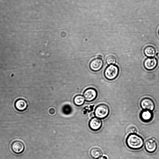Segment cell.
<instances>
[{
	"label": "cell",
	"mask_w": 159,
	"mask_h": 159,
	"mask_svg": "<svg viewBox=\"0 0 159 159\" xmlns=\"http://www.w3.org/2000/svg\"><path fill=\"white\" fill-rule=\"evenodd\" d=\"M125 142L127 147L132 150L139 149L144 144L143 139L136 134H129L127 137Z\"/></svg>",
	"instance_id": "6da1fadb"
},
{
	"label": "cell",
	"mask_w": 159,
	"mask_h": 159,
	"mask_svg": "<svg viewBox=\"0 0 159 159\" xmlns=\"http://www.w3.org/2000/svg\"><path fill=\"white\" fill-rule=\"evenodd\" d=\"M119 72L118 66L116 65H110L105 69L104 75L107 80H112L116 79L118 76Z\"/></svg>",
	"instance_id": "7a4b0ae2"
},
{
	"label": "cell",
	"mask_w": 159,
	"mask_h": 159,
	"mask_svg": "<svg viewBox=\"0 0 159 159\" xmlns=\"http://www.w3.org/2000/svg\"><path fill=\"white\" fill-rule=\"evenodd\" d=\"M110 113L109 107L105 104H101L98 105L96 107L95 111V116L100 119H104L107 118Z\"/></svg>",
	"instance_id": "3957f363"
},
{
	"label": "cell",
	"mask_w": 159,
	"mask_h": 159,
	"mask_svg": "<svg viewBox=\"0 0 159 159\" xmlns=\"http://www.w3.org/2000/svg\"><path fill=\"white\" fill-rule=\"evenodd\" d=\"M11 148L12 152L16 154H19L24 151L25 146L24 143L19 139L14 140L11 144Z\"/></svg>",
	"instance_id": "277c9868"
},
{
	"label": "cell",
	"mask_w": 159,
	"mask_h": 159,
	"mask_svg": "<svg viewBox=\"0 0 159 159\" xmlns=\"http://www.w3.org/2000/svg\"><path fill=\"white\" fill-rule=\"evenodd\" d=\"M140 106L143 110L151 111L154 110L155 108V104L153 100L148 97L144 98L141 99Z\"/></svg>",
	"instance_id": "5b68a950"
},
{
	"label": "cell",
	"mask_w": 159,
	"mask_h": 159,
	"mask_svg": "<svg viewBox=\"0 0 159 159\" xmlns=\"http://www.w3.org/2000/svg\"><path fill=\"white\" fill-rule=\"evenodd\" d=\"M158 64L157 58L155 57H148L144 61V67L147 70H154Z\"/></svg>",
	"instance_id": "8992f818"
},
{
	"label": "cell",
	"mask_w": 159,
	"mask_h": 159,
	"mask_svg": "<svg viewBox=\"0 0 159 159\" xmlns=\"http://www.w3.org/2000/svg\"><path fill=\"white\" fill-rule=\"evenodd\" d=\"M83 95L86 100L90 102L94 100L96 98L98 92L94 88H89L84 91Z\"/></svg>",
	"instance_id": "52a82bcc"
},
{
	"label": "cell",
	"mask_w": 159,
	"mask_h": 159,
	"mask_svg": "<svg viewBox=\"0 0 159 159\" xmlns=\"http://www.w3.org/2000/svg\"><path fill=\"white\" fill-rule=\"evenodd\" d=\"M103 62L101 58L98 57L92 60L90 62L89 66L90 69L93 71H98L102 68Z\"/></svg>",
	"instance_id": "ba28073f"
},
{
	"label": "cell",
	"mask_w": 159,
	"mask_h": 159,
	"mask_svg": "<svg viewBox=\"0 0 159 159\" xmlns=\"http://www.w3.org/2000/svg\"><path fill=\"white\" fill-rule=\"evenodd\" d=\"M157 144L155 138H152L147 140L145 143V148L148 152L152 153L154 152L157 148Z\"/></svg>",
	"instance_id": "9c48e42d"
},
{
	"label": "cell",
	"mask_w": 159,
	"mask_h": 159,
	"mask_svg": "<svg viewBox=\"0 0 159 159\" xmlns=\"http://www.w3.org/2000/svg\"><path fill=\"white\" fill-rule=\"evenodd\" d=\"M14 107L16 110L18 111L22 112L27 109L28 104L27 101L25 99L19 98L15 101Z\"/></svg>",
	"instance_id": "30bf717a"
},
{
	"label": "cell",
	"mask_w": 159,
	"mask_h": 159,
	"mask_svg": "<svg viewBox=\"0 0 159 159\" xmlns=\"http://www.w3.org/2000/svg\"><path fill=\"white\" fill-rule=\"evenodd\" d=\"M102 125V122L101 120L96 117L93 118L89 122L90 128L93 131L98 130L101 128Z\"/></svg>",
	"instance_id": "8fae6325"
},
{
	"label": "cell",
	"mask_w": 159,
	"mask_h": 159,
	"mask_svg": "<svg viewBox=\"0 0 159 159\" xmlns=\"http://www.w3.org/2000/svg\"><path fill=\"white\" fill-rule=\"evenodd\" d=\"M139 116L142 121L144 122L148 123L151 121L152 119L153 114L152 111L143 110L140 112Z\"/></svg>",
	"instance_id": "7c38bea8"
},
{
	"label": "cell",
	"mask_w": 159,
	"mask_h": 159,
	"mask_svg": "<svg viewBox=\"0 0 159 159\" xmlns=\"http://www.w3.org/2000/svg\"><path fill=\"white\" fill-rule=\"evenodd\" d=\"M144 54L148 57H154L156 55V51L155 48L152 45L146 46L143 49Z\"/></svg>",
	"instance_id": "4fadbf2b"
},
{
	"label": "cell",
	"mask_w": 159,
	"mask_h": 159,
	"mask_svg": "<svg viewBox=\"0 0 159 159\" xmlns=\"http://www.w3.org/2000/svg\"><path fill=\"white\" fill-rule=\"evenodd\" d=\"M90 154L93 158L97 159L101 157L102 154V152L99 148H95L91 150Z\"/></svg>",
	"instance_id": "5bb4252c"
},
{
	"label": "cell",
	"mask_w": 159,
	"mask_h": 159,
	"mask_svg": "<svg viewBox=\"0 0 159 159\" xmlns=\"http://www.w3.org/2000/svg\"><path fill=\"white\" fill-rule=\"evenodd\" d=\"M85 101L84 98L81 95H77L74 98V102L76 105L80 106L83 105Z\"/></svg>",
	"instance_id": "9a60e30c"
},
{
	"label": "cell",
	"mask_w": 159,
	"mask_h": 159,
	"mask_svg": "<svg viewBox=\"0 0 159 159\" xmlns=\"http://www.w3.org/2000/svg\"><path fill=\"white\" fill-rule=\"evenodd\" d=\"M116 61V57L113 55H110L108 56L106 58V62L108 65H114Z\"/></svg>",
	"instance_id": "2e32d148"
},
{
	"label": "cell",
	"mask_w": 159,
	"mask_h": 159,
	"mask_svg": "<svg viewBox=\"0 0 159 159\" xmlns=\"http://www.w3.org/2000/svg\"><path fill=\"white\" fill-rule=\"evenodd\" d=\"M63 113L66 115L70 114L72 111V108L71 107L68 105L64 106L62 108Z\"/></svg>",
	"instance_id": "e0dca14e"
},
{
	"label": "cell",
	"mask_w": 159,
	"mask_h": 159,
	"mask_svg": "<svg viewBox=\"0 0 159 159\" xmlns=\"http://www.w3.org/2000/svg\"><path fill=\"white\" fill-rule=\"evenodd\" d=\"M48 113L50 116H55L57 113L56 108L52 106L49 107L48 109Z\"/></svg>",
	"instance_id": "ac0fdd59"
},
{
	"label": "cell",
	"mask_w": 159,
	"mask_h": 159,
	"mask_svg": "<svg viewBox=\"0 0 159 159\" xmlns=\"http://www.w3.org/2000/svg\"><path fill=\"white\" fill-rule=\"evenodd\" d=\"M137 132V129L134 126L129 127L127 129V132L129 134H136Z\"/></svg>",
	"instance_id": "d6986e66"
},
{
	"label": "cell",
	"mask_w": 159,
	"mask_h": 159,
	"mask_svg": "<svg viewBox=\"0 0 159 159\" xmlns=\"http://www.w3.org/2000/svg\"><path fill=\"white\" fill-rule=\"evenodd\" d=\"M97 159H107V157L105 156L101 157H100L97 158Z\"/></svg>",
	"instance_id": "ffe728a7"
},
{
	"label": "cell",
	"mask_w": 159,
	"mask_h": 159,
	"mask_svg": "<svg viewBox=\"0 0 159 159\" xmlns=\"http://www.w3.org/2000/svg\"><path fill=\"white\" fill-rule=\"evenodd\" d=\"M102 56L101 55H98V57H97L100 58L102 59Z\"/></svg>",
	"instance_id": "44dd1931"
},
{
	"label": "cell",
	"mask_w": 159,
	"mask_h": 159,
	"mask_svg": "<svg viewBox=\"0 0 159 159\" xmlns=\"http://www.w3.org/2000/svg\"><path fill=\"white\" fill-rule=\"evenodd\" d=\"M158 35H159V30L158 32Z\"/></svg>",
	"instance_id": "7402d4cb"
}]
</instances>
